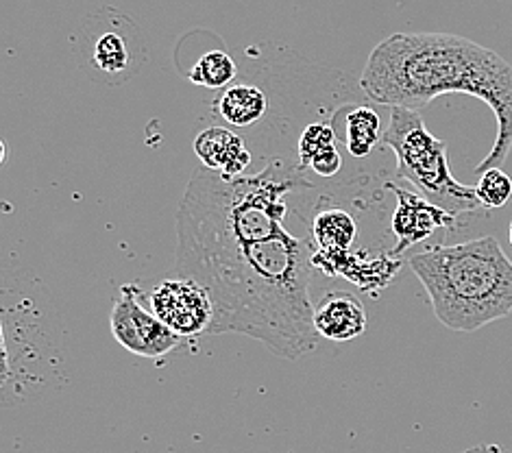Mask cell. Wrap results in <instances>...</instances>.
<instances>
[{
	"label": "cell",
	"instance_id": "1",
	"mask_svg": "<svg viewBox=\"0 0 512 453\" xmlns=\"http://www.w3.org/2000/svg\"><path fill=\"white\" fill-rule=\"evenodd\" d=\"M321 203L306 173L284 162L234 179L194 170L175 214L177 271L210 292L207 334L249 336L286 360L319 349L310 277Z\"/></svg>",
	"mask_w": 512,
	"mask_h": 453
},
{
	"label": "cell",
	"instance_id": "2",
	"mask_svg": "<svg viewBox=\"0 0 512 453\" xmlns=\"http://www.w3.org/2000/svg\"><path fill=\"white\" fill-rule=\"evenodd\" d=\"M369 101L419 112L438 96L469 94L497 120L493 149L475 168L502 166L512 151V66L486 46L451 33H395L377 44L362 70Z\"/></svg>",
	"mask_w": 512,
	"mask_h": 453
},
{
	"label": "cell",
	"instance_id": "3",
	"mask_svg": "<svg viewBox=\"0 0 512 453\" xmlns=\"http://www.w3.org/2000/svg\"><path fill=\"white\" fill-rule=\"evenodd\" d=\"M408 264L451 332H478L512 314V262L493 236L436 244L410 255Z\"/></svg>",
	"mask_w": 512,
	"mask_h": 453
},
{
	"label": "cell",
	"instance_id": "4",
	"mask_svg": "<svg viewBox=\"0 0 512 453\" xmlns=\"http://www.w3.org/2000/svg\"><path fill=\"white\" fill-rule=\"evenodd\" d=\"M382 144L395 153V177L408 181L421 197L454 216L484 210L475 188L465 186L451 175L447 144L428 131L419 112L390 107Z\"/></svg>",
	"mask_w": 512,
	"mask_h": 453
},
{
	"label": "cell",
	"instance_id": "5",
	"mask_svg": "<svg viewBox=\"0 0 512 453\" xmlns=\"http://www.w3.org/2000/svg\"><path fill=\"white\" fill-rule=\"evenodd\" d=\"M142 297L144 292L138 284H125L120 288L112 305V314H109V329L118 345L129 353L160 360L164 355L179 351L186 342L144 308Z\"/></svg>",
	"mask_w": 512,
	"mask_h": 453
},
{
	"label": "cell",
	"instance_id": "6",
	"mask_svg": "<svg viewBox=\"0 0 512 453\" xmlns=\"http://www.w3.org/2000/svg\"><path fill=\"white\" fill-rule=\"evenodd\" d=\"M151 308L153 314L181 338L207 334L214 321L210 292L188 277L164 279L151 292Z\"/></svg>",
	"mask_w": 512,
	"mask_h": 453
},
{
	"label": "cell",
	"instance_id": "7",
	"mask_svg": "<svg viewBox=\"0 0 512 453\" xmlns=\"http://www.w3.org/2000/svg\"><path fill=\"white\" fill-rule=\"evenodd\" d=\"M384 186L393 190L397 197V210L393 214V220H390V229H393V234L397 238V244L390 249V255L393 257L406 253L414 244L430 240L438 229L456 225L458 216L445 212L443 207H438L432 201L421 197L419 192L399 188L390 181H386Z\"/></svg>",
	"mask_w": 512,
	"mask_h": 453
},
{
	"label": "cell",
	"instance_id": "8",
	"mask_svg": "<svg viewBox=\"0 0 512 453\" xmlns=\"http://www.w3.org/2000/svg\"><path fill=\"white\" fill-rule=\"evenodd\" d=\"M358 223L349 210L343 207H319L312 223L314 240V268H321L325 275H347L353 264L349 253L356 242Z\"/></svg>",
	"mask_w": 512,
	"mask_h": 453
},
{
	"label": "cell",
	"instance_id": "9",
	"mask_svg": "<svg viewBox=\"0 0 512 453\" xmlns=\"http://www.w3.org/2000/svg\"><path fill=\"white\" fill-rule=\"evenodd\" d=\"M369 316L353 292L336 290L314 303V329L321 338L347 342L367 332Z\"/></svg>",
	"mask_w": 512,
	"mask_h": 453
},
{
	"label": "cell",
	"instance_id": "10",
	"mask_svg": "<svg viewBox=\"0 0 512 453\" xmlns=\"http://www.w3.org/2000/svg\"><path fill=\"white\" fill-rule=\"evenodd\" d=\"M194 153L203 168L223 177H242L253 162V155L238 133L227 127H207L194 138Z\"/></svg>",
	"mask_w": 512,
	"mask_h": 453
},
{
	"label": "cell",
	"instance_id": "11",
	"mask_svg": "<svg viewBox=\"0 0 512 453\" xmlns=\"http://www.w3.org/2000/svg\"><path fill=\"white\" fill-rule=\"evenodd\" d=\"M138 42L116 29L96 35L90 46V66L109 83L129 81L140 70Z\"/></svg>",
	"mask_w": 512,
	"mask_h": 453
},
{
	"label": "cell",
	"instance_id": "12",
	"mask_svg": "<svg viewBox=\"0 0 512 453\" xmlns=\"http://www.w3.org/2000/svg\"><path fill=\"white\" fill-rule=\"evenodd\" d=\"M297 162L303 173H314L325 179H332L343 170L336 131L329 122H310L301 131L297 140Z\"/></svg>",
	"mask_w": 512,
	"mask_h": 453
},
{
	"label": "cell",
	"instance_id": "13",
	"mask_svg": "<svg viewBox=\"0 0 512 453\" xmlns=\"http://www.w3.org/2000/svg\"><path fill=\"white\" fill-rule=\"evenodd\" d=\"M216 112L231 127H253L268 112V96L251 83L229 85L216 103Z\"/></svg>",
	"mask_w": 512,
	"mask_h": 453
},
{
	"label": "cell",
	"instance_id": "14",
	"mask_svg": "<svg viewBox=\"0 0 512 453\" xmlns=\"http://www.w3.org/2000/svg\"><path fill=\"white\" fill-rule=\"evenodd\" d=\"M345 149L351 157L364 159L382 144V120L369 105L353 107L345 120Z\"/></svg>",
	"mask_w": 512,
	"mask_h": 453
},
{
	"label": "cell",
	"instance_id": "15",
	"mask_svg": "<svg viewBox=\"0 0 512 453\" xmlns=\"http://www.w3.org/2000/svg\"><path fill=\"white\" fill-rule=\"evenodd\" d=\"M238 68L236 61L225 51H210L205 53L197 64L192 66L188 79L207 90H227V85L236 79Z\"/></svg>",
	"mask_w": 512,
	"mask_h": 453
},
{
	"label": "cell",
	"instance_id": "16",
	"mask_svg": "<svg viewBox=\"0 0 512 453\" xmlns=\"http://www.w3.org/2000/svg\"><path fill=\"white\" fill-rule=\"evenodd\" d=\"M475 194L484 210H502L512 199V179L502 168H489L480 175Z\"/></svg>",
	"mask_w": 512,
	"mask_h": 453
},
{
	"label": "cell",
	"instance_id": "17",
	"mask_svg": "<svg viewBox=\"0 0 512 453\" xmlns=\"http://www.w3.org/2000/svg\"><path fill=\"white\" fill-rule=\"evenodd\" d=\"M460 453H510V451H506L504 447H499V445H478V447H471V449H465Z\"/></svg>",
	"mask_w": 512,
	"mask_h": 453
},
{
	"label": "cell",
	"instance_id": "18",
	"mask_svg": "<svg viewBox=\"0 0 512 453\" xmlns=\"http://www.w3.org/2000/svg\"><path fill=\"white\" fill-rule=\"evenodd\" d=\"M508 240H510V247H512V223H510V227H508Z\"/></svg>",
	"mask_w": 512,
	"mask_h": 453
}]
</instances>
